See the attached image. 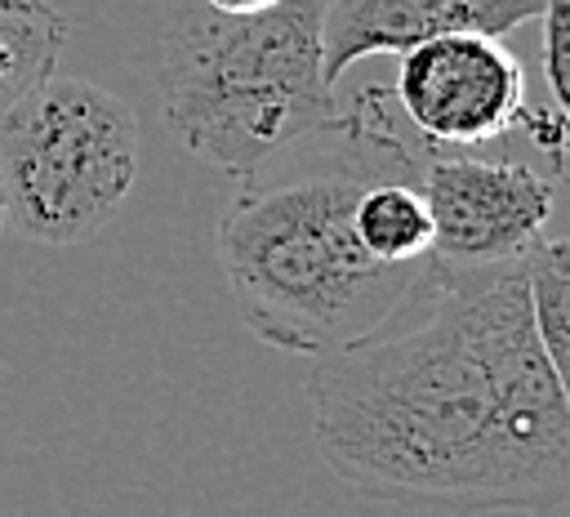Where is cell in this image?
Masks as SVG:
<instances>
[{
	"label": "cell",
	"mask_w": 570,
	"mask_h": 517,
	"mask_svg": "<svg viewBox=\"0 0 570 517\" xmlns=\"http://www.w3.org/2000/svg\"><path fill=\"white\" fill-rule=\"evenodd\" d=\"M307 401L316 455L361 499L552 513L570 490V397L525 308V254L428 258L379 325L312 357Z\"/></svg>",
	"instance_id": "6da1fadb"
},
{
	"label": "cell",
	"mask_w": 570,
	"mask_h": 517,
	"mask_svg": "<svg viewBox=\"0 0 570 517\" xmlns=\"http://www.w3.org/2000/svg\"><path fill=\"white\" fill-rule=\"evenodd\" d=\"M71 22L49 0H0V116L53 76Z\"/></svg>",
	"instance_id": "9c48e42d"
},
{
	"label": "cell",
	"mask_w": 570,
	"mask_h": 517,
	"mask_svg": "<svg viewBox=\"0 0 570 517\" xmlns=\"http://www.w3.org/2000/svg\"><path fill=\"white\" fill-rule=\"evenodd\" d=\"M0 232H4V201H0Z\"/></svg>",
	"instance_id": "4fadbf2b"
},
{
	"label": "cell",
	"mask_w": 570,
	"mask_h": 517,
	"mask_svg": "<svg viewBox=\"0 0 570 517\" xmlns=\"http://www.w3.org/2000/svg\"><path fill=\"white\" fill-rule=\"evenodd\" d=\"M432 214V254L450 267L517 263L557 218L561 174L517 156H476L468 147H428L419 174Z\"/></svg>",
	"instance_id": "5b68a950"
},
{
	"label": "cell",
	"mask_w": 570,
	"mask_h": 517,
	"mask_svg": "<svg viewBox=\"0 0 570 517\" xmlns=\"http://www.w3.org/2000/svg\"><path fill=\"white\" fill-rule=\"evenodd\" d=\"M525 308H530L534 334L552 370L566 379L570 370V245L561 236H539L525 250Z\"/></svg>",
	"instance_id": "30bf717a"
},
{
	"label": "cell",
	"mask_w": 570,
	"mask_h": 517,
	"mask_svg": "<svg viewBox=\"0 0 570 517\" xmlns=\"http://www.w3.org/2000/svg\"><path fill=\"white\" fill-rule=\"evenodd\" d=\"M543 27V76H548V94L552 107H570V76H566V22H570V0H543L539 18Z\"/></svg>",
	"instance_id": "8fae6325"
},
{
	"label": "cell",
	"mask_w": 570,
	"mask_h": 517,
	"mask_svg": "<svg viewBox=\"0 0 570 517\" xmlns=\"http://www.w3.org/2000/svg\"><path fill=\"white\" fill-rule=\"evenodd\" d=\"M396 58V107L428 147L499 143L530 107L525 62L499 36H436Z\"/></svg>",
	"instance_id": "8992f818"
},
{
	"label": "cell",
	"mask_w": 570,
	"mask_h": 517,
	"mask_svg": "<svg viewBox=\"0 0 570 517\" xmlns=\"http://www.w3.org/2000/svg\"><path fill=\"white\" fill-rule=\"evenodd\" d=\"M138 169V116L94 80L49 76L0 116L4 227L22 241H89L116 218Z\"/></svg>",
	"instance_id": "277c9868"
},
{
	"label": "cell",
	"mask_w": 570,
	"mask_h": 517,
	"mask_svg": "<svg viewBox=\"0 0 570 517\" xmlns=\"http://www.w3.org/2000/svg\"><path fill=\"white\" fill-rule=\"evenodd\" d=\"M423 160H405L370 178L356 196L352 227L361 250L387 267H423L432 254V214L419 187Z\"/></svg>",
	"instance_id": "ba28073f"
},
{
	"label": "cell",
	"mask_w": 570,
	"mask_h": 517,
	"mask_svg": "<svg viewBox=\"0 0 570 517\" xmlns=\"http://www.w3.org/2000/svg\"><path fill=\"white\" fill-rule=\"evenodd\" d=\"M214 13H258V9H267V4H276V0H205Z\"/></svg>",
	"instance_id": "7c38bea8"
},
{
	"label": "cell",
	"mask_w": 570,
	"mask_h": 517,
	"mask_svg": "<svg viewBox=\"0 0 570 517\" xmlns=\"http://www.w3.org/2000/svg\"><path fill=\"white\" fill-rule=\"evenodd\" d=\"M325 0H276L258 13H187L160 53L169 134L245 183L289 143L330 129L343 107L321 49Z\"/></svg>",
	"instance_id": "3957f363"
},
{
	"label": "cell",
	"mask_w": 570,
	"mask_h": 517,
	"mask_svg": "<svg viewBox=\"0 0 570 517\" xmlns=\"http://www.w3.org/2000/svg\"><path fill=\"white\" fill-rule=\"evenodd\" d=\"M330 147L298 174H249L218 223V258L245 330L289 357H321L379 325L419 267L374 263L352 227L356 196L392 165L419 160L414 143L361 89L325 129Z\"/></svg>",
	"instance_id": "7a4b0ae2"
},
{
	"label": "cell",
	"mask_w": 570,
	"mask_h": 517,
	"mask_svg": "<svg viewBox=\"0 0 570 517\" xmlns=\"http://www.w3.org/2000/svg\"><path fill=\"white\" fill-rule=\"evenodd\" d=\"M543 0H325L321 49L330 85L361 58L405 53L436 36H508Z\"/></svg>",
	"instance_id": "52a82bcc"
}]
</instances>
